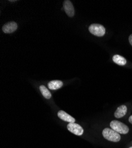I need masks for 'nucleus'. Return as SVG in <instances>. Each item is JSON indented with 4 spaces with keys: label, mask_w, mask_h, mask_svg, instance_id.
Returning <instances> with one entry per match:
<instances>
[{
    "label": "nucleus",
    "mask_w": 132,
    "mask_h": 148,
    "mask_svg": "<svg viewBox=\"0 0 132 148\" xmlns=\"http://www.w3.org/2000/svg\"><path fill=\"white\" fill-rule=\"evenodd\" d=\"M127 112V106L124 105L119 106L114 113V117L117 119L122 118L126 114Z\"/></svg>",
    "instance_id": "obj_8"
},
{
    "label": "nucleus",
    "mask_w": 132,
    "mask_h": 148,
    "mask_svg": "<svg viewBox=\"0 0 132 148\" xmlns=\"http://www.w3.org/2000/svg\"><path fill=\"white\" fill-rule=\"evenodd\" d=\"M68 130L77 136H81L83 133V128L75 123H69L67 125Z\"/></svg>",
    "instance_id": "obj_4"
},
{
    "label": "nucleus",
    "mask_w": 132,
    "mask_h": 148,
    "mask_svg": "<svg viewBox=\"0 0 132 148\" xmlns=\"http://www.w3.org/2000/svg\"><path fill=\"white\" fill-rule=\"evenodd\" d=\"M64 9L66 14L69 17H72L75 14V10L74 6L70 1L66 0L64 2Z\"/></svg>",
    "instance_id": "obj_6"
},
{
    "label": "nucleus",
    "mask_w": 132,
    "mask_h": 148,
    "mask_svg": "<svg viewBox=\"0 0 132 148\" xmlns=\"http://www.w3.org/2000/svg\"><path fill=\"white\" fill-rule=\"evenodd\" d=\"M110 126L113 130L120 134H127L129 131V129L127 125L118 120L111 121Z\"/></svg>",
    "instance_id": "obj_2"
},
{
    "label": "nucleus",
    "mask_w": 132,
    "mask_h": 148,
    "mask_svg": "<svg viewBox=\"0 0 132 148\" xmlns=\"http://www.w3.org/2000/svg\"><path fill=\"white\" fill-rule=\"evenodd\" d=\"M9 1H10V2H15V1H11V0H10Z\"/></svg>",
    "instance_id": "obj_14"
},
{
    "label": "nucleus",
    "mask_w": 132,
    "mask_h": 148,
    "mask_svg": "<svg viewBox=\"0 0 132 148\" xmlns=\"http://www.w3.org/2000/svg\"><path fill=\"white\" fill-rule=\"evenodd\" d=\"M129 43H130V44L132 46V34L130 35L129 38Z\"/></svg>",
    "instance_id": "obj_12"
},
{
    "label": "nucleus",
    "mask_w": 132,
    "mask_h": 148,
    "mask_svg": "<svg viewBox=\"0 0 132 148\" xmlns=\"http://www.w3.org/2000/svg\"><path fill=\"white\" fill-rule=\"evenodd\" d=\"M103 137L109 141L118 142L121 139L120 135L112 129L105 128L103 130Z\"/></svg>",
    "instance_id": "obj_1"
},
{
    "label": "nucleus",
    "mask_w": 132,
    "mask_h": 148,
    "mask_svg": "<svg viewBox=\"0 0 132 148\" xmlns=\"http://www.w3.org/2000/svg\"><path fill=\"white\" fill-rule=\"evenodd\" d=\"M57 116L59 119H61V120L69 122V123H75V119L68 114L67 113L63 110H60L57 113Z\"/></svg>",
    "instance_id": "obj_7"
},
{
    "label": "nucleus",
    "mask_w": 132,
    "mask_h": 148,
    "mask_svg": "<svg viewBox=\"0 0 132 148\" xmlns=\"http://www.w3.org/2000/svg\"><path fill=\"white\" fill-rule=\"evenodd\" d=\"M48 88L51 90H56L61 88L63 86V82L59 80H53L50 81L47 84Z\"/></svg>",
    "instance_id": "obj_9"
},
{
    "label": "nucleus",
    "mask_w": 132,
    "mask_h": 148,
    "mask_svg": "<svg viewBox=\"0 0 132 148\" xmlns=\"http://www.w3.org/2000/svg\"><path fill=\"white\" fill-rule=\"evenodd\" d=\"M113 60L114 62L118 65L123 66L127 64L126 59L119 55H115L113 57Z\"/></svg>",
    "instance_id": "obj_10"
},
{
    "label": "nucleus",
    "mask_w": 132,
    "mask_h": 148,
    "mask_svg": "<svg viewBox=\"0 0 132 148\" xmlns=\"http://www.w3.org/2000/svg\"><path fill=\"white\" fill-rule=\"evenodd\" d=\"M129 148H132V146H131V147H129Z\"/></svg>",
    "instance_id": "obj_15"
},
{
    "label": "nucleus",
    "mask_w": 132,
    "mask_h": 148,
    "mask_svg": "<svg viewBox=\"0 0 132 148\" xmlns=\"http://www.w3.org/2000/svg\"><path fill=\"white\" fill-rule=\"evenodd\" d=\"M18 27L17 24L15 21H10L5 23L2 27V30L5 33H11L14 32Z\"/></svg>",
    "instance_id": "obj_5"
},
{
    "label": "nucleus",
    "mask_w": 132,
    "mask_h": 148,
    "mask_svg": "<svg viewBox=\"0 0 132 148\" xmlns=\"http://www.w3.org/2000/svg\"><path fill=\"white\" fill-rule=\"evenodd\" d=\"M129 122L131 123V124L132 125V115L129 117Z\"/></svg>",
    "instance_id": "obj_13"
},
{
    "label": "nucleus",
    "mask_w": 132,
    "mask_h": 148,
    "mask_svg": "<svg viewBox=\"0 0 132 148\" xmlns=\"http://www.w3.org/2000/svg\"><path fill=\"white\" fill-rule=\"evenodd\" d=\"M90 32L94 36L102 37L105 33V27L100 24H92L89 26Z\"/></svg>",
    "instance_id": "obj_3"
},
{
    "label": "nucleus",
    "mask_w": 132,
    "mask_h": 148,
    "mask_svg": "<svg viewBox=\"0 0 132 148\" xmlns=\"http://www.w3.org/2000/svg\"><path fill=\"white\" fill-rule=\"evenodd\" d=\"M39 88L43 96L45 98H46V99H50L52 97V94L51 92L49 91V90H48L44 85H40Z\"/></svg>",
    "instance_id": "obj_11"
}]
</instances>
